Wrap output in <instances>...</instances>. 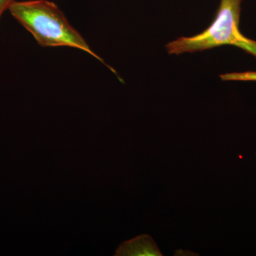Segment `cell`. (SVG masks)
Listing matches in <instances>:
<instances>
[{
  "mask_svg": "<svg viewBox=\"0 0 256 256\" xmlns=\"http://www.w3.org/2000/svg\"><path fill=\"white\" fill-rule=\"evenodd\" d=\"M114 256H162V254L150 236L143 234L121 244Z\"/></svg>",
  "mask_w": 256,
  "mask_h": 256,
  "instance_id": "3957f363",
  "label": "cell"
},
{
  "mask_svg": "<svg viewBox=\"0 0 256 256\" xmlns=\"http://www.w3.org/2000/svg\"><path fill=\"white\" fill-rule=\"evenodd\" d=\"M242 0H220L210 26L192 36H181L166 45L169 54L180 55L232 45L256 58V41L242 34L239 28Z\"/></svg>",
  "mask_w": 256,
  "mask_h": 256,
  "instance_id": "7a4b0ae2",
  "label": "cell"
},
{
  "mask_svg": "<svg viewBox=\"0 0 256 256\" xmlns=\"http://www.w3.org/2000/svg\"><path fill=\"white\" fill-rule=\"evenodd\" d=\"M14 1L15 0H0V18L6 10H9L10 6Z\"/></svg>",
  "mask_w": 256,
  "mask_h": 256,
  "instance_id": "5b68a950",
  "label": "cell"
},
{
  "mask_svg": "<svg viewBox=\"0 0 256 256\" xmlns=\"http://www.w3.org/2000/svg\"><path fill=\"white\" fill-rule=\"evenodd\" d=\"M9 11L43 47L68 46L87 52L106 65L68 22L63 12L48 0L14 1Z\"/></svg>",
  "mask_w": 256,
  "mask_h": 256,
  "instance_id": "6da1fadb",
  "label": "cell"
},
{
  "mask_svg": "<svg viewBox=\"0 0 256 256\" xmlns=\"http://www.w3.org/2000/svg\"><path fill=\"white\" fill-rule=\"evenodd\" d=\"M220 77L224 82H256V72H234L222 74Z\"/></svg>",
  "mask_w": 256,
  "mask_h": 256,
  "instance_id": "277c9868",
  "label": "cell"
}]
</instances>
